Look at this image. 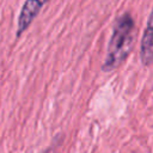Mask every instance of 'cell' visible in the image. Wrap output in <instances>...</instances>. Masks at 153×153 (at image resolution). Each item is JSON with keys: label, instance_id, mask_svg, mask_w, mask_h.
<instances>
[{"label": "cell", "instance_id": "obj_1", "mask_svg": "<svg viewBox=\"0 0 153 153\" xmlns=\"http://www.w3.org/2000/svg\"><path fill=\"white\" fill-rule=\"evenodd\" d=\"M135 38V22L129 12H124L117 17L114 27L111 38L108 45L106 56L102 69L104 72H110L117 68L121 63L124 62L127 56L130 54V50L134 44Z\"/></svg>", "mask_w": 153, "mask_h": 153}, {"label": "cell", "instance_id": "obj_2", "mask_svg": "<svg viewBox=\"0 0 153 153\" xmlns=\"http://www.w3.org/2000/svg\"><path fill=\"white\" fill-rule=\"evenodd\" d=\"M48 0H26L20 10L17 24V36H20L37 17L41 8Z\"/></svg>", "mask_w": 153, "mask_h": 153}, {"label": "cell", "instance_id": "obj_3", "mask_svg": "<svg viewBox=\"0 0 153 153\" xmlns=\"http://www.w3.org/2000/svg\"><path fill=\"white\" fill-rule=\"evenodd\" d=\"M140 59L145 66H148L153 62V8L151 11L146 29L141 38Z\"/></svg>", "mask_w": 153, "mask_h": 153}, {"label": "cell", "instance_id": "obj_4", "mask_svg": "<svg viewBox=\"0 0 153 153\" xmlns=\"http://www.w3.org/2000/svg\"><path fill=\"white\" fill-rule=\"evenodd\" d=\"M56 147H57V146H50L48 149H45V151L42 152V153H55V152H56Z\"/></svg>", "mask_w": 153, "mask_h": 153}]
</instances>
